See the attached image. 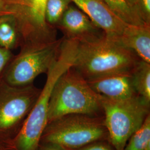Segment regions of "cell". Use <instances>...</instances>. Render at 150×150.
Returning a JSON list of instances; mask_svg holds the SVG:
<instances>
[{"mask_svg":"<svg viewBox=\"0 0 150 150\" xmlns=\"http://www.w3.org/2000/svg\"><path fill=\"white\" fill-rule=\"evenodd\" d=\"M79 42L64 38L59 56L48 70L47 79L38 100L29 113L21 130L6 144L10 150H36L48 122V106L52 91L57 81L75 62Z\"/></svg>","mask_w":150,"mask_h":150,"instance_id":"cell-1","label":"cell"},{"mask_svg":"<svg viewBox=\"0 0 150 150\" xmlns=\"http://www.w3.org/2000/svg\"><path fill=\"white\" fill-rule=\"evenodd\" d=\"M139 58L117 39L103 34L79 42L73 68L86 80L120 72L132 71Z\"/></svg>","mask_w":150,"mask_h":150,"instance_id":"cell-2","label":"cell"},{"mask_svg":"<svg viewBox=\"0 0 150 150\" xmlns=\"http://www.w3.org/2000/svg\"><path fill=\"white\" fill-rule=\"evenodd\" d=\"M102 110L100 95L72 67L54 86L48 106L47 123L69 114L98 116Z\"/></svg>","mask_w":150,"mask_h":150,"instance_id":"cell-3","label":"cell"},{"mask_svg":"<svg viewBox=\"0 0 150 150\" xmlns=\"http://www.w3.org/2000/svg\"><path fill=\"white\" fill-rule=\"evenodd\" d=\"M101 140H108L104 117L69 114L47 123L40 142L54 143L75 150Z\"/></svg>","mask_w":150,"mask_h":150,"instance_id":"cell-4","label":"cell"},{"mask_svg":"<svg viewBox=\"0 0 150 150\" xmlns=\"http://www.w3.org/2000/svg\"><path fill=\"white\" fill-rule=\"evenodd\" d=\"M108 140L116 150H123L129 137L150 115V103L139 95L112 100L100 95Z\"/></svg>","mask_w":150,"mask_h":150,"instance_id":"cell-5","label":"cell"},{"mask_svg":"<svg viewBox=\"0 0 150 150\" xmlns=\"http://www.w3.org/2000/svg\"><path fill=\"white\" fill-rule=\"evenodd\" d=\"M64 40L22 46L19 53L13 55L7 65L1 78L12 86L32 84L39 75L47 74L57 60Z\"/></svg>","mask_w":150,"mask_h":150,"instance_id":"cell-6","label":"cell"},{"mask_svg":"<svg viewBox=\"0 0 150 150\" xmlns=\"http://www.w3.org/2000/svg\"><path fill=\"white\" fill-rule=\"evenodd\" d=\"M41 89L33 84L14 86L0 77V143L6 144L21 130Z\"/></svg>","mask_w":150,"mask_h":150,"instance_id":"cell-7","label":"cell"},{"mask_svg":"<svg viewBox=\"0 0 150 150\" xmlns=\"http://www.w3.org/2000/svg\"><path fill=\"white\" fill-rule=\"evenodd\" d=\"M47 0H4L5 14L13 16L21 36V45L48 42L57 39L56 29L45 16ZM20 46V47H21Z\"/></svg>","mask_w":150,"mask_h":150,"instance_id":"cell-8","label":"cell"},{"mask_svg":"<svg viewBox=\"0 0 150 150\" xmlns=\"http://www.w3.org/2000/svg\"><path fill=\"white\" fill-rule=\"evenodd\" d=\"M57 28L64 33L65 38L76 40L79 42L92 40L105 34L83 12L71 4L59 20Z\"/></svg>","mask_w":150,"mask_h":150,"instance_id":"cell-9","label":"cell"},{"mask_svg":"<svg viewBox=\"0 0 150 150\" xmlns=\"http://www.w3.org/2000/svg\"><path fill=\"white\" fill-rule=\"evenodd\" d=\"M95 25L110 38L118 39L127 23L121 20L103 0H71Z\"/></svg>","mask_w":150,"mask_h":150,"instance_id":"cell-10","label":"cell"},{"mask_svg":"<svg viewBox=\"0 0 150 150\" xmlns=\"http://www.w3.org/2000/svg\"><path fill=\"white\" fill-rule=\"evenodd\" d=\"M132 71L114 73L87 81L98 95L112 100L126 99L138 95L133 85Z\"/></svg>","mask_w":150,"mask_h":150,"instance_id":"cell-11","label":"cell"},{"mask_svg":"<svg viewBox=\"0 0 150 150\" xmlns=\"http://www.w3.org/2000/svg\"><path fill=\"white\" fill-rule=\"evenodd\" d=\"M139 59L150 64V25L127 24L117 39Z\"/></svg>","mask_w":150,"mask_h":150,"instance_id":"cell-12","label":"cell"},{"mask_svg":"<svg viewBox=\"0 0 150 150\" xmlns=\"http://www.w3.org/2000/svg\"><path fill=\"white\" fill-rule=\"evenodd\" d=\"M21 45V36L15 18L9 14L0 16V46L12 51Z\"/></svg>","mask_w":150,"mask_h":150,"instance_id":"cell-13","label":"cell"},{"mask_svg":"<svg viewBox=\"0 0 150 150\" xmlns=\"http://www.w3.org/2000/svg\"><path fill=\"white\" fill-rule=\"evenodd\" d=\"M132 75L137 94L150 103V64L140 59L132 71Z\"/></svg>","mask_w":150,"mask_h":150,"instance_id":"cell-14","label":"cell"},{"mask_svg":"<svg viewBox=\"0 0 150 150\" xmlns=\"http://www.w3.org/2000/svg\"><path fill=\"white\" fill-rule=\"evenodd\" d=\"M103 1L126 23L137 25L146 24L126 0H103Z\"/></svg>","mask_w":150,"mask_h":150,"instance_id":"cell-15","label":"cell"},{"mask_svg":"<svg viewBox=\"0 0 150 150\" xmlns=\"http://www.w3.org/2000/svg\"><path fill=\"white\" fill-rule=\"evenodd\" d=\"M123 150H150V115L129 137Z\"/></svg>","mask_w":150,"mask_h":150,"instance_id":"cell-16","label":"cell"},{"mask_svg":"<svg viewBox=\"0 0 150 150\" xmlns=\"http://www.w3.org/2000/svg\"><path fill=\"white\" fill-rule=\"evenodd\" d=\"M71 4V0H47L45 16L48 25L56 29L59 20Z\"/></svg>","mask_w":150,"mask_h":150,"instance_id":"cell-17","label":"cell"},{"mask_svg":"<svg viewBox=\"0 0 150 150\" xmlns=\"http://www.w3.org/2000/svg\"><path fill=\"white\" fill-rule=\"evenodd\" d=\"M138 11L142 20L150 25V0H139Z\"/></svg>","mask_w":150,"mask_h":150,"instance_id":"cell-18","label":"cell"},{"mask_svg":"<svg viewBox=\"0 0 150 150\" xmlns=\"http://www.w3.org/2000/svg\"><path fill=\"white\" fill-rule=\"evenodd\" d=\"M75 150H116L108 140H101L92 142Z\"/></svg>","mask_w":150,"mask_h":150,"instance_id":"cell-19","label":"cell"},{"mask_svg":"<svg viewBox=\"0 0 150 150\" xmlns=\"http://www.w3.org/2000/svg\"><path fill=\"white\" fill-rule=\"evenodd\" d=\"M13 56L12 51L0 46V77Z\"/></svg>","mask_w":150,"mask_h":150,"instance_id":"cell-20","label":"cell"},{"mask_svg":"<svg viewBox=\"0 0 150 150\" xmlns=\"http://www.w3.org/2000/svg\"><path fill=\"white\" fill-rule=\"evenodd\" d=\"M36 150H69L64 147L54 143L40 142Z\"/></svg>","mask_w":150,"mask_h":150,"instance_id":"cell-21","label":"cell"},{"mask_svg":"<svg viewBox=\"0 0 150 150\" xmlns=\"http://www.w3.org/2000/svg\"><path fill=\"white\" fill-rule=\"evenodd\" d=\"M126 1L129 3V5L131 6L134 9L135 11L139 14V11H138L139 0H126Z\"/></svg>","mask_w":150,"mask_h":150,"instance_id":"cell-22","label":"cell"},{"mask_svg":"<svg viewBox=\"0 0 150 150\" xmlns=\"http://www.w3.org/2000/svg\"><path fill=\"white\" fill-rule=\"evenodd\" d=\"M4 11V0H0V16L5 15Z\"/></svg>","mask_w":150,"mask_h":150,"instance_id":"cell-23","label":"cell"},{"mask_svg":"<svg viewBox=\"0 0 150 150\" xmlns=\"http://www.w3.org/2000/svg\"><path fill=\"white\" fill-rule=\"evenodd\" d=\"M0 150H8L7 148H6L5 146L2 144L0 143Z\"/></svg>","mask_w":150,"mask_h":150,"instance_id":"cell-24","label":"cell"}]
</instances>
